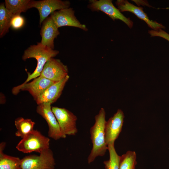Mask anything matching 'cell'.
Segmentation results:
<instances>
[{"label": "cell", "mask_w": 169, "mask_h": 169, "mask_svg": "<svg viewBox=\"0 0 169 169\" xmlns=\"http://www.w3.org/2000/svg\"><path fill=\"white\" fill-rule=\"evenodd\" d=\"M74 13V11L72 8H69L55 11L50 16L58 28L63 26H71L79 28L87 31V28L77 19Z\"/></svg>", "instance_id": "10"}, {"label": "cell", "mask_w": 169, "mask_h": 169, "mask_svg": "<svg viewBox=\"0 0 169 169\" xmlns=\"http://www.w3.org/2000/svg\"><path fill=\"white\" fill-rule=\"evenodd\" d=\"M70 3L68 1L61 0H31V8L38 9L39 15L40 26L43 22L55 11L69 8Z\"/></svg>", "instance_id": "8"}, {"label": "cell", "mask_w": 169, "mask_h": 169, "mask_svg": "<svg viewBox=\"0 0 169 169\" xmlns=\"http://www.w3.org/2000/svg\"><path fill=\"white\" fill-rule=\"evenodd\" d=\"M51 104L44 103L38 105L36 112L45 119L48 126L49 136L55 140L64 138L66 136L61 131L57 120L52 110Z\"/></svg>", "instance_id": "5"}, {"label": "cell", "mask_w": 169, "mask_h": 169, "mask_svg": "<svg viewBox=\"0 0 169 169\" xmlns=\"http://www.w3.org/2000/svg\"><path fill=\"white\" fill-rule=\"evenodd\" d=\"M6 102L5 97L4 95L2 93H0V104H4Z\"/></svg>", "instance_id": "24"}, {"label": "cell", "mask_w": 169, "mask_h": 169, "mask_svg": "<svg viewBox=\"0 0 169 169\" xmlns=\"http://www.w3.org/2000/svg\"><path fill=\"white\" fill-rule=\"evenodd\" d=\"M59 53V51L44 46L40 42L37 43V45H31L26 49L22 56V59L25 61L28 59L35 58L37 60V65L33 73L30 74L27 72V78L22 84H25L32 79L40 76L44 66L47 61L56 56Z\"/></svg>", "instance_id": "2"}, {"label": "cell", "mask_w": 169, "mask_h": 169, "mask_svg": "<svg viewBox=\"0 0 169 169\" xmlns=\"http://www.w3.org/2000/svg\"><path fill=\"white\" fill-rule=\"evenodd\" d=\"M55 160L52 151L49 149L39 155H30L21 159V169H54Z\"/></svg>", "instance_id": "4"}, {"label": "cell", "mask_w": 169, "mask_h": 169, "mask_svg": "<svg viewBox=\"0 0 169 169\" xmlns=\"http://www.w3.org/2000/svg\"><path fill=\"white\" fill-rule=\"evenodd\" d=\"M115 3L120 12L127 11L133 13L138 18L146 22L148 26L153 30L165 28V26L162 24L150 20L143 11L142 7L136 6L126 0H117Z\"/></svg>", "instance_id": "13"}, {"label": "cell", "mask_w": 169, "mask_h": 169, "mask_svg": "<svg viewBox=\"0 0 169 169\" xmlns=\"http://www.w3.org/2000/svg\"><path fill=\"white\" fill-rule=\"evenodd\" d=\"M123 111L118 109L113 116L106 121L105 127V141L107 146L114 145L122 129L124 118Z\"/></svg>", "instance_id": "12"}, {"label": "cell", "mask_w": 169, "mask_h": 169, "mask_svg": "<svg viewBox=\"0 0 169 169\" xmlns=\"http://www.w3.org/2000/svg\"><path fill=\"white\" fill-rule=\"evenodd\" d=\"M50 139L39 131L34 130L18 143L16 148L25 153L36 152L41 153L49 149Z\"/></svg>", "instance_id": "3"}, {"label": "cell", "mask_w": 169, "mask_h": 169, "mask_svg": "<svg viewBox=\"0 0 169 169\" xmlns=\"http://www.w3.org/2000/svg\"><path fill=\"white\" fill-rule=\"evenodd\" d=\"M25 20L20 14L14 15L11 23V27L13 29H18L22 28L24 25Z\"/></svg>", "instance_id": "22"}, {"label": "cell", "mask_w": 169, "mask_h": 169, "mask_svg": "<svg viewBox=\"0 0 169 169\" xmlns=\"http://www.w3.org/2000/svg\"><path fill=\"white\" fill-rule=\"evenodd\" d=\"M69 76L67 75L62 79L55 82L50 86L35 100L38 105L48 103L52 104L59 98L62 93Z\"/></svg>", "instance_id": "14"}, {"label": "cell", "mask_w": 169, "mask_h": 169, "mask_svg": "<svg viewBox=\"0 0 169 169\" xmlns=\"http://www.w3.org/2000/svg\"><path fill=\"white\" fill-rule=\"evenodd\" d=\"M68 72L67 65L59 59L52 58L45 64L40 76L57 82L68 75Z\"/></svg>", "instance_id": "11"}, {"label": "cell", "mask_w": 169, "mask_h": 169, "mask_svg": "<svg viewBox=\"0 0 169 169\" xmlns=\"http://www.w3.org/2000/svg\"><path fill=\"white\" fill-rule=\"evenodd\" d=\"M40 30V43L45 46L54 49V39L59 34L58 28L54 23L50 16L42 22Z\"/></svg>", "instance_id": "15"}, {"label": "cell", "mask_w": 169, "mask_h": 169, "mask_svg": "<svg viewBox=\"0 0 169 169\" xmlns=\"http://www.w3.org/2000/svg\"><path fill=\"white\" fill-rule=\"evenodd\" d=\"M88 7L92 11H102L112 20L119 19L125 23L130 28L133 26V22L124 16L112 3L111 0H90Z\"/></svg>", "instance_id": "7"}, {"label": "cell", "mask_w": 169, "mask_h": 169, "mask_svg": "<svg viewBox=\"0 0 169 169\" xmlns=\"http://www.w3.org/2000/svg\"><path fill=\"white\" fill-rule=\"evenodd\" d=\"M151 37L157 36L161 37L169 41V34L160 29L157 30H151L149 31Z\"/></svg>", "instance_id": "23"}, {"label": "cell", "mask_w": 169, "mask_h": 169, "mask_svg": "<svg viewBox=\"0 0 169 169\" xmlns=\"http://www.w3.org/2000/svg\"><path fill=\"white\" fill-rule=\"evenodd\" d=\"M14 15L6 8L5 4L0 5V37H3L9 31L11 27L12 19Z\"/></svg>", "instance_id": "19"}, {"label": "cell", "mask_w": 169, "mask_h": 169, "mask_svg": "<svg viewBox=\"0 0 169 169\" xmlns=\"http://www.w3.org/2000/svg\"><path fill=\"white\" fill-rule=\"evenodd\" d=\"M95 122L90 129L92 148L88 157V162H92L98 156L105 155L108 146L105 139V112L101 108L95 117Z\"/></svg>", "instance_id": "1"}, {"label": "cell", "mask_w": 169, "mask_h": 169, "mask_svg": "<svg viewBox=\"0 0 169 169\" xmlns=\"http://www.w3.org/2000/svg\"><path fill=\"white\" fill-rule=\"evenodd\" d=\"M55 82L39 76L31 82L13 87L12 92L13 95H17L21 90L27 91L36 100L46 89Z\"/></svg>", "instance_id": "9"}, {"label": "cell", "mask_w": 169, "mask_h": 169, "mask_svg": "<svg viewBox=\"0 0 169 169\" xmlns=\"http://www.w3.org/2000/svg\"><path fill=\"white\" fill-rule=\"evenodd\" d=\"M30 0H5L6 8L13 15L20 14L31 8Z\"/></svg>", "instance_id": "18"}, {"label": "cell", "mask_w": 169, "mask_h": 169, "mask_svg": "<svg viewBox=\"0 0 169 169\" xmlns=\"http://www.w3.org/2000/svg\"><path fill=\"white\" fill-rule=\"evenodd\" d=\"M14 124L17 129L15 133L16 136L22 139L34 130L35 122L29 119H24L22 117H18L14 121Z\"/></svg>", "instance_id": "17"}, {"label": "cell", "mask_w": 169, "mask_h": 169, "mask_svg": "<svg viewBox=\"0 0 169 169\" xmlns=\"http://www.w3.org/2000/svg\"><path fill=\"white\" fill-rule=\"evenodd\" d=\"M52 110L63 133L66 136L75 135L78 132L77 116L65 108L52 106Z\"/></svg>", "instance_id": "6"}, {"label": "cell", "mask_w": 169, "mask_h": 169, "mask_svg": "<svg viewBox=\"0 0 169 169\" xmlns=\"http://www.w3.org/2000/svg\"><path fill=\"white\" fill-rule=\"evenodd\" d=\"M109 159L103 162L105 169H119L120 156L117 154L114 145L108 146Z\"/></svg>", "instance_id": "21"}, {"label": "cell", "mask_w": 169, "mask_h": 169, "mask_svg": "<svg viewBox=\"0 0 169 169\" xmlns=\"http://www.w3.org/2000/svg\"><path fill=\"white\" fill-rule=\"evenodd\" d=\"M136 156L134 151H128L120 156L119 169H136Z\"/></svg>", "instance_id": "20"}, {"label": "cell", "mask_w": 169, "mask_h": 169, "mask_svg": "<svg viewBox=\"0 0 169 169\" xmlns=\"http://www.w3.org/2000/svg\"><path fill=\"white\" fill-rule=\"evenodd\" d=\"M6 145L3 142L0 144V169H21V159L19 158L8 155L3 153Z\"/></svg>", "instance_id": "16"}]
</instances>
